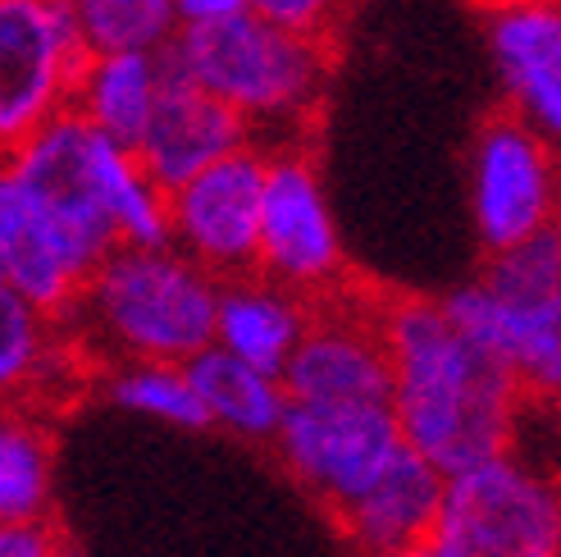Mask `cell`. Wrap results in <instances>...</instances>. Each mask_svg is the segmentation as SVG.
<instances>
[{"mask_svg":"<svg viewBox=\"0 0 561 557\" xmlns=\"http://www.w3.org/2000/svg\"><path fill=\"white\" fill-rule=\"evenodd\" d=\"M557 147L497 110L470 143V219L489 257L557 229Z\"/></svg>","mask_w":561,"mask_h":557,"instance_id":"obj_8","label":"cell"},{"mask_svg":"<svg viewBox=\"0 0 561 557\" xmlns=\"http://www.w3.org/2000/svg\"><path fill=\"white\" fill-rule=\"evenodd\" d=\"M288 402H388V352L379 333V302L339 293L316 302L284 375Z\"/></svg>","mask_w":561,"mask_h":557,"instance_id":"obj_11","label":"cell"},{"mask_svg":"<svg viewBox=\"0 0 561 557\" xmlns=\"http://www.w3.org/2000/svg\"><path fill=\"white\" fill-rule=\"evenodd\" d=\"M96 265L69 242V234L27 197V187L0 164V284L65 320Z\"/></svg>","mask_w":561,"mask_h":557,"instance_id":"obj_14","label":"cell"},{"mask_svg":"<svg viewBox=\"0 0 561 557\" xmlns=\"http://www.w3.org/2000/svg\"><path fill=\"white\" fill-rule=\"evenodd\" d=\"M88 55H164L179 37L170 0H69Z\"/></svg>","mask_w":561,"mask_h":557,"instance_id":"obj_21","label":"cell"},{"mask_svg":"<svg viewBox=\"0 0 561 557\" xmlns=\"http://www.w3.org/2000/svg\"><path fill=\"white\" fill-rule=\"evenodd\" d=\"M438 498H443V476L411 448H402L383 466V476L333 521H339L343 539L360 557L420 553L438 516Z\"/></svg>","mask_w":561,"mask_h":557,"instance_id":"obj_16","label":"cell"},{"mask_svg":"<svg viewBox=\"0 0 561 557\" xmlns=\"http://www.w3.org/2000/svg\"><path fill=\"white\" fill-rule=\"evenodd\" d=\"M164 60L219 105H229L247 124L251 147L261 151L306 143L301 128L311 124L329 88L324 42L270 27L247 10L215 27L179 33Z\"/></svg>","mask_w":561,"mask_h":557,"instance_id":"obj_3","label":"cell"},{"mask_svg":"<svg viewBox=\"0 0 561 557\" xmlns=\"http://www.w3.org/2000/svg\"><path fill=\"white\" fill-rule=\"evenodd\" d=\"M311 311L316 306L306 297L270 284L256 270L238 278H219L210 348L229 352L265 375H284L288 356L297 352L306 325H311Z\"/></svg>","mask_w":561,"mask_h":557,"instance_id":"obj_17","label":"cell"},{"mask_svg":"<svg viewBox=\"0 0 561 557\" xmlns=\"http://www.w3.org/2000/svg\"><path fill=\"white\" fill-rule=\"evenodd\" d=\"M82 371L88 356L73 348L65 320L37 311L0 284V402L46 416V407L78 394Z\"/></svg>","mask_w":561,"mask_h":557,"instance_id":"obj_15","label":"cell"},{"mask_svg":"<svg viewBox=\"0 0 561 557\" xmlns=\"http://www.w3.org/2000/svg\"><path fill=\"white\" fill-rule=\"evenodd\" d=\"M55 434L33 407L0 402V525L50 521Z\"/></svg>","mask_w":561,"mask_h":557,"instance_id":"obj_20","label":"cell"},{"mask_svg":"<svg viewBox=\"0 0 561 557\" xmlns=\"http://www.w3.org/2000/svg\"><path fill=\"white\" fill-rule=\"evenodd\" d=\"M65 539L50 521H23L0 525V557H60Z\"/></svg>","mask_w":561,"mask_h":557,"instance_id":"obj_24","label":"cell"},{"mask_svg":"<svg viewBox=\"0 0 561 557\" xmlns=\"http://www.w3.org/2000/svg\"><path fill=\"white\" fill-rule=\"evenodd\" d=\"M443 316L457 333L489 352L529 402L561 388V234L548 229L512 252L489 257L480 278L453 288Z\"/></svg>","mask_w":561,"mask_h":557,"instance_id":"obj_4","label":"cell"},{"mask_svg":"<svg viewBox=\"0 0 561 557\" xmlns=\"http://www.w3.org/2000/svg\"><path fill=\"white\" fill-rule=\"evenodd\" d=\"M265 151L242 147L170 192V247L210 278L256 270Z\"/></svg>","mask_w":561,"mask_h":557,"instance_id":"obj_10","label":"cell"},{"mask_svg":"<svg viewBox=\"0 0 561 557\" xmlns=\"http://www.w3.org/2000/svg\"><path fill=\"white\" fill-rule=\"evenodd\" d=\"M379 333L392 425L420 462L447 480L516 448L529 398L489 352L453 329L434 297L379 302Z\"/></svg>","mask_w":561,"mask_h":557,"instance_id":"obj_1","label":"cell"},{"mask_svg":"<svg viewBox=\"0 0 561 557\" xmlns=\"http://www.w3.org/2000/svg\"><path fill=\"white\" fill-rule=\"evenodd\" d=\"M425 557H561L557 480L525 453H502L443 480Z\"/></svg>","mask_w":561,"mask_h":557,"instance_id":"obj_5","label":"cell"},{"mask_svg":"<svg viewBox=\"0 0 561 557\" xmlns=\"http://www.w3.org/2000/svg\"><path fill=\"white\" fill-rule=\"evenodd\" d=\"M242 10L270 27H284V33L329 46V33L339 27L347 0H242Z\"/></svg>","mask_w":561,"mask_h":557,"instance_id":"obj_23","label":"cell"},{"mask_svg":"<svg viewBox=\"0 0 561 557\" xmlns=\"http://www.w3.org/2000/svg\"><path fill=\"white\" fill-rule=\"evenodd\" d=\"M489 55L507 96V115L543 137L561 133V5L557 0H507L489 5Z\"/></svg>","mask_w":561,"mask_h":557,"instance_id":"obj_13","label":"cell"},{"mask_svg":"<svg viewBox=\"0 0 561 557\" xmlns=\"http://www.w3.org/2000/svg\"><path fill=\"white\" fill-rule=\"evenodd\" d=\"M170 14L179 33H196V27H215L224 19L242 14V0H170Z\"/></svg>","mask_w":561,"mask_h":557,"instance_id":"obj_25","label":"cell"},{"mask_svg":"<svg viewBox=\"0 0 561 557\" xmlns=\"http://www.w3.org/2000/svg\"><path fill=\"white\" fill-rule=\"evenodd\" d=\"M164 82V55H88L69 110L92 133L137 147Z\"/></svg>","mask_w":561,"mask_h":557,"instance_id":"obj_19","label":"cell"},{"mask_svg":"<svg viewBox=\"0 0 561 557\" xmlns=\"http://www.w3.org/2000/svg\"><path fill=\"white\" fill-rule=\"evenodd\" d=\"M215 288L219 278L174 247H115L82 278L65 329L88 366L101 371L128 361L187 366L210 348Z\"/></svg>","mask_w":561,"mask_h":557,"instance_id":"obj_2","label":"cell"},{"mask_svg":"<svg viewBox=\"0 0 561 557\" xmlns=\"http://www.w3.org/2000/svg\"><path fill=\"white\" fill-rule=\"evenodd\" d=\"M82 65L69 0H0V156L69 115Z\"/></svg>","mask_w":561,"mask_h":557,"instance_id":"obj_9","label":"cell"},{"mask_svg":"<svg viewBox=\"0 0 561 557\" xmlns=\"http://www.w3.org/2000/svg\"><path fill=\"white\" fill-rule=\"evenodd\" d=\"M489 5H507V0H489Z\"/></svg>","mask_w":561,"mask_h":557,"instance_id":"obj_28","label":"cell"},{"mask_svg":"<svg viewBox=\"0 0 561 557\" xmlns=\"http://www.w3.org/2000/svg\"><path fill=\"white\" fill-rule=\"evenodd\" d=\"M187 384L196 394V407H202L206 430H224L242 443H270L278 421L288 411V394L278 375H265L247 361L206 348L187 361Z\"/></svg>","mask_w":561,"mask_h":557,"instance_id":"obj_18","label":"cell"},{"mask_svg":"<svg viewBox=\"0 0 561 557\" xmlns=\"http://www.w3.org/2000/svg\"><path fill=\"white\" fill-rule=\"evenodd\" d=\"M105 398L142 416V421H160L174 430H206L202 407L187 384L183 366H160V361H128V366H105L101 375Z\"/></svg>","mask_w":561,"mask_h":557,"instance_id":"obj_22","label":"cell"},{"mask_svg":"<svg viewBox=\"0 0 561 557\" xmlns=\"http://www.w3.org/2000/svg\"><path fill=\"white\" fill-rule=\"evenodd\" d=\"M60 557H78V553H73V548H65V553H60Z\"/></svg>","mask_w":561,"mask_h":557,"instance_id":"obj_27","label":"cell"},{"mask_svg":"<svg viewBox=\"0 0 561 557\" xmlns=\"http://www.w3.org/2000/svg\"><path fill=\"white\" fill-rule=\"evenodd\" d=\"M256 274L306 297L311 306L347 293L343 234L333 219L320 164L306 143L265 151Z\"/></svg>","mask_w":561,"mask_h":557,"instance_id":"obj_6","label":"cell"},{"mask_svg":"<svg viewBox=\"0 0 561 557\" xmlns=\"http://www.w3.org/2000/svg\"><path fill=\"white\" fill-rule=\"evenodd\" d=\"M270 448L316 503L339 516L407 443L388 402H288Z\"/></svg>","mask_w":561,"mask_h":557,"instance_id":"obj_7","label":"cell"},{"mask_svg":"<svg viewBox=\"0 0 561 557\" xmlns=\"http://www.w3.org/2000/svg\"><path fill=\"white\" fill-rule=\"evenodd\" d=\"M242 147H251L247 124L229 105H219L210 92H202L192 78H183L164 60V82H160L156 110L133 147L147 179L164 192H174Z\"/></svg>","mask_w":561,"mask_h":557,"instance_id":"obj_12","label":"cell"},{"mask_svg":"<svg viewBox=\"0 0 561 557\" xmlns=\"http://www.w3.org/2000/svg\"><path fill=\"white\" fill-rule=\"evenodd\" d=\"M398 557H425V553H398Z\"/></svg>","mask_w":561,"mask_h":557,"instance_id":"obj_26","label":"cell"}]
</instances>
